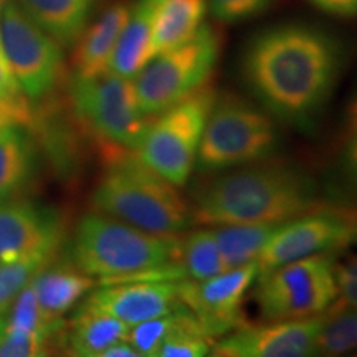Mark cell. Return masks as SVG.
I'll use <instances>...</instances> for the list:
<instances>
[{"label": "cell", "mask_w": 357, "mask_h": 357, "mask_svg": "<svg viewBox=\"0 0 357 357\" xmlns=\"http://www.w3.org/2000/svg\"><path fill=\"white\" fill-rule=\"evenodd\" d=\"M6 323L12 328L26 329V331H33L42 334V336L52 337L61 328L63 321H61V318L48 314L43 310L37 300L32 283H29L13 301Z\"/></svg>", "instance_id": "obj_27"}, {"label": "cell", "mask_w": 357, "mask_h": 357, "mask_svg": "<svg viewBox=\"0 0 357 357\" xmlns=\"http://www.w3.org/2000/svg\"><path fill=\"white\" fill-rule=\"evenodd\" d=\"M182 265L190 280H207L229 270L212 227H204L182 238Z\"/></svg>", "instance_id": "obj_25"}, {"label": "cell", "mask_w": 357, "mask_h": 357, "mask_svg": "<svg viewBox=\"0 0 357 357\" xmlns=\"http://www.w3.org/2000/svg\"><path fill=\"white\" fill-rule=\"evenodd\" d=\"M171 184L139 159L111 164L93 194L95 211L158 235H178L194 225L192 205Z\"/></svg>", "instance_id": "obj_4"}, {"label": "cell", "mask_w": 357, "mask_h": 357, "mask_svg": "<svg viewBox=\"0 0 357 357\" xmlns=\"http://www.w3.org/2000/svg\"><path fill=\"white\" fill-rule=\"evenodd\" d=\"M336 37L310 24L263 29L245 45L242 79L271 118L307 132L328 105L342 68Z\"/></svg>", "instance_id": "obj_1"}, {"label": "cell", "mask_w": 357, "mask_h": 357, "mask_svg": "<svg viewBox=\"0 0 357 357\" xmlns=\"http://www.w3.org/2000/svg\"><path fill=\"white\" fill-rule=\"evenodd\" d=\"M162 0H136L129 19L111 58L109 70L126 78H134L151 60L154 19Z\"/></svg>", "instance_id": "obj_17"}, {"label": "cell", "mask_w": 357, "mask_h": 357, "mask_svg": "<svg viewBox=\"0 0 357 357\" xmlns=\"http://www.w3.org/2000/svg\"><path fill=\"white\" fill-rule=\"evenodd\" d=\"M6 319L7 316H0V334L3 333V328H6Z\"/></svg>", "instance_id": "obj_38"}, {"label": "cell", "mask_w": 357, "mask_h": 357, "mask_svg": "<svg viewBox=\"0 0 357 357\" xmlns=\"http://www.w3.org/2000/svg\"><path fill=\"white\" fill-rule=\"evenodd\" d=\"M337 284L336 305L357 310V255H347L334 261Z\"/></svg>", "instance_id": "obj_32"}, {"label": "cell", "mask_w": 357, "mask_h": 357, "mask_svg": "<svg viewBox=\"0 0 357 357\" xmlns=\"http://www.w3.org/2000/svg\"><path fill=\"white\" fill-rule=\"evenodd\" d=\"M129 12L131 7L128 3H114L101 13L95 24L84 29L75 48V77L93 78L109 70L111 58L129 19Z\"/></svg>", "instance_id": "obj_16"}, {"label": "cell", "mask_w": 357, "mask_h": 357, "mask_svg": "<svg viewBox=\"0 0 357 357\" xmlns=\"http://www.w3.org/2000/svg\"><path fill=\"white\" fill-rule=\"evenodd\" d=\"M35 24L61 47L77 43L88 26L96 0H15Z\"/></svg>", "instance_id": "obj_18"}, {"label": "cell", "mask_w": 357, "mask_h": 357, "mask_svg": "<svg viewBox=\"0 0 357 357\" xmlns=\"http://www.w3.org/2000/svg\"><path fill=\"white\" fill-rule=\"evenodd\" d=\"M19 82L8 65V60L3 52L2 43H0V100H10V98L24 96Z\"/></svg>", "instance_id": "obj_34"}, {"label": "cell", "mask_w": 357, "mask_h": 357, "mask_svg": "<svg viewBox=\"0 0 357 357\" xmlns=\"http://www.w3.org/2000/svg\"><path fill=\"white\" fill-rule=\"evenodd\" d=\"M205 0H162L154 19L151 58L187 42L204 24Z\"/></svg>", "instance_id": "obj_20"}, {"label": "cell", "mask_w": 357, "mask_h": 357, "mask_svg": "<svg viewBox=\"0 0 357 357\" xmlns=\"http://www.w3.org/2000/svg\"><path fill=\"white\" fill-rule=\"evenodd\" d=\"M357 243V211L321 205L281 223L258 257V276L305 257L333 253Z\"/></svg>", "instance_id": "obj_11"}, {"label": "cell", "mask_w": 357, "mask_h": 357, "mask_svg": "<svg viewBox=\"0 0 357 357\" xmlns=\"http://www.w3.org/2000/svg\"><path fill=\"white\" fill-rule=\"evenodd\" d=\"M0 43L25 96L40 100L56 86L63 71V47L15 0H8L0 12Z\"/></svg>", "instance_id": "obj_10"}, {"label": "cell", "mask_w": 357, "mask_h": 357, "mask_svg": "<svg viewBox=\"0 0 357 357\" xmlns=\"http://www.w3.org/2000/svg\"><path fill=\"white\" fill-rule=\"evenodd\" d=\"M71 101L79 118L102 141L136 151L151 119L142 114L132 78L108 70L93 78L75 77Z\"/></svg>", "instance_id": "obj_9"}, {"label": "cell", "mask_w": 357, "mask_h": 357, "mask_svg": "<svg viewBox=\"0 0 357 357\" xmlns=\"http://www.w3.org/2000/svg\"><path fill=\"white\" fill-rule=\"evenodd\" d=\"M212 15L223 24H236L260 15L271 0H208Z\"/></svg>", "instance_id": "obj_31"}, {"label": "cell", "mask_w": 357, "mask_h": 357, "mask_svg": "<svg viewBox=\"0 0 357 357\" xmlns=\"http://www.w3.org/2000/svg\"><path fill=\"white\" fill-rule=\"evenodd\" d=\"M7 2H8V0H0V12H2V8H3V6H6Z\"/></svg>", "instance_id": "obj_39"}, {"label": "cell", "mask_w": 357, "mask_h": 357, "mask_svg": "<svg viewBox=\"0 0 357 357\" xmlns=\"http://www.w3.org/2000/svg\"><path fill=\"white\" fill-rule=\"evenodd\" d=\"M45 266H48V263L42 260H22L0 265V316L8 314L19 293Z\"/></svg>", "instance_id": "obj_28"}, {"label": "cell", "mask_w": 357, "mask_h": 357, "mask_svg": "<svg viewBox=\"0 0 357 357\" xmlns=\"http://www.w3.org/2000/svg\"><path fill=\"white\" fill-rule=\"evenodd\" d=\"M101 357H139V354L129 344L128 339H123V341H118L113 346H109L108 349L102 352Z\"/></svg>", "instance_id": "obj_36"}, {"label": "cell", "mask_w": 357, "mask_h": 357, "mask_svg": "<svg viewBox=\"0 0 357 357\" xmlns=\"http://www.w3.org/2000/svg\"><path fill=\"white\" fill-rule=\"evenodd\" d=\"M321 12L339 19H356L357 0H310Z\"/></svg>", "instance_id": "obj_35"}, {"label": "cell", "mask_w": 357, "mask_h": 357, "mask_svg": "<svg viewBox=\"0 0 357 357\" xmlns=\"http://www.w3.org/2000/svg\"><path fill=\"white\" fill-rule=\"evenodd\" d=\"M37 300L48 314L61 318L84 294L95 287V278L71 268H47L40 270L30 281Z\"/></svg>", "instance_id": "obj_21"}, {"label": "cell", "mask_w": 357, "mask_h": 357, "mask_svg": "<svg viewBox=\"0 0 357 357\" xmlns=\"http://www.w3.org/2000/svg\"><path fill=\"white\" fill-rule=\"evenodd\" d=\"M50 337L7 326L0 334V357H38L48 354Z\"/></svg>", "instance_id": "obj_30"}, {"label": "cell", "mask_w": 357, "mask_h": 357, "mask_svg": "<svg viewBox=\"0 0 357 357\" xmlns=\"http://www.w3.org/2000/svg\"><path fill=\"white\" fill-rule=\"evenodd\" d=\"M333 253L305 257L257 278L255 300L265 321L323 314L337 298Z\"/></svg>", "instance_id": "obj_8"}, {"label": "cell", "mask_w": 357, "mask_h": 357, "mask_svg": "<svg viewBox=\"0 0 357 357\" xmlns=\"http://www.w3.org/2000/svg\"><path fill=\"white\" fill-rule=\"evenodd\" d=\"M178 307L166 316L144 321V323L129 328L126 339L129 344L137 351L139 357H158V352L160 346H162L164 339L167 337L169 331H171L174 323H176Z\"/></svg>", "instance_id": "obj_29"}, {"label": "cell", "mask_w": 357, "mask_h": 357, "mask_svg": "<svg viewBox=\"0 0 357 357\" xmlns=\"http://www.w3.org/2000/svg\"><path fill=\"white\" fill-rule=\"evenodd\" d=\"M129 326L114 316L96 307L83 305L68 333L70 354L82 357H101L102 352L114 342L126 339Z\"/></svg>", "instance_id": "obj_19"}, {"label": "cell", "mask_w": 357, "mask_h": 357, "mask_svg": "<svg viewBox=\"0 0 357 357\" xmlns=\"http://www.w3.org/2000/svg\"><path fill=\"white\" fill-rule=\"evenodd\" d=\"M32 121V109H30L26 96L0 100V129L7 126H25Z\"/></svg>", "instance_id": "obj_33"}, {"label": "cell", "mask_w": 357, "mask_h": 357, "mask_svg": "<svg viewBox=\"0 0 357 357\" xmlns=\"http://www.w3.org/2000/svg\"><path fill=\"white\" fill-rule=\"evenodd\" d=\"M347 136L357 137V88L347 105Z\"/></svg>", "instance_id": "obj_37"}, {"label": "cell", "mask_w": 357, "mask_h": 357, "mask_svg": "<svg viewBox=\"0 0 357 357\" xmlns=\"http://www.w3.org/2000/svg\"><path fill=\"white\" fill-rule=\"evenodd\" d=\"M321 184V197L331 205L357 211V137L347 136Z\"/></svg>", "instance_id": "obj_24"}, {"label": "cell", "mask_w": 357, "mask_h": 357, "mask_svg": "<svg viewBox=\"0 0 357 357\" xmlns=\"http://www.w3.org/2000/svg\"><path fill=\"white\" fill-rule=\"evenodd\" d=\"M220 48L218 33L202 25L187 42L151 58L132 78L142 114L154 118L208 84Z\"/></svg>", "instance_id": "obj_6"}, {"label": "cell", "mask_w": 357, "mask_h": 357, "mask_svg": "<svg viewBox=\"0 0 357 357\" xmlns=\"http://www.w3.org/2000/svg\"><path fill=\"white\" fill-rule=\"evenodd\" d=\"M217 91L205 84L185 100L154 116L134 154L151 171L184 187L195 169L200 141Z\"/></svg>", "instance_id": "obj_7"}, {"label": "cell", "mask_w": 357, "mask_h": 357, "mask_svg": "<svg viewBox=\"0 0 357 357\" xmlns=\"http://www.w3.org/2000/svg\"><path fill=\"white\" fill-rule=\"evenodd\" d=\"M257 278V261L230 268L207 280L185 278L178 283V300L208 336L218 339L240 326L242 303Z\"/></svg>", "instance_id": "obj_12"}, {"label": "cell", "mask_w": 357, "mask_h": 357, "mask_svg": "<svg viewBox=\"0 0 357 357\" xmlns=\"http://www.w3.org/2000/svg\"><path fill=\"white\" fill-rule=\"evenodd\" d=\"M208 176L192 192L194 225L284 223L321 207V184L306 169L273 158Z\"/></svg>", "instance_id": "obj_2"}, {"label": "cell", "mask_w": 357, "mask_h": 357, "mask_svg": "<svg viewBox=\"0 0 357 357\" xmlns=\"http://www.w3.org/2000/svg\"><path fill=\"white\" fill-rule=\"evenodd\" d=\"M32 171V147L20 126L0 129V202L12 199Z\"/></svg>", "instance_id": "obj_23"}, {"label": "cell", "mask_w": 357, "mask_h": 357, "mask_svg": "<svg viewBox=\"0 0 357 357\" xmlns=\"http://www.w3.org/2000/svg\"><path fill=\"white\" fill-rule=\"evenodd\" d=\"M281 144L278 121L261 106L225 93L213 102L200 141L195 169L215 174L270 159Z\"/></svg>", "instance_id": "obj_5"}, {"label": "cell", "mask_w": 357, "mask_h": 357, "mask_svg": "<svg viewBox=\"0 0 357 357\" xmlns=\"http://www.w3.org/2000/svg\"><path fill=\"white\" fill-rule=\"evenodd\" d=\"M181 280H128L93 291L84 305L114 316L129 328L160 318L182 305Z\"/></svg>", "instance_id": "obj_15"}, {"label": "cell", "mask_w": 357, "mask_h": 357, "mask_svg": "<svg viewBox=\"0 0 357 357\" xmlns=\"http://www.w3.org/2000/svg\"><path fill=\"white\" fill-rule=\"evenodd\" d=\"M326 312L311 318L266 321L261 326H238L215 339L217 357H306L316 354V342Z\"/></svg>", "instance_id": "obj_13"}, {"label": "cell", "mask_w": 357, "mask_h": 357, "mask_svg": "<svg viewBox=\"0 0 357 357\" xmlns=\"http://www.w3.org/2000/svg\"><path fill=\"white\" fill-rule=\"evenodd\" d=\"M63 242L55 211L29 200L0 202V265L22 260L50 263Z\"/></svg>", "instance_id": "obj_14"}, {"label": "cell", "mask_w": 357, "mask_h": 357, "mask_svg": "<svg viewBox=\"0 0 357 357\" xmlns=\"http://www.w3.org/2000/svg\"><path fill=\"white\" fill-rule=\"evenodd\" d=\"M281 223H231L212 227L227 266L236 268L253 263Z\"/></svg>", "instance_id": "obj_22"}, {"label": "cell", "mask_w": 357, "mask_h": 357, "mask_svg": "<svg viewBox=\"0 0 357 357\" xmlns=\"http://www.w3.org/2000/svg\"><path fill=\"white\" fill-rule=\"evenodd\" d=\"M71 258L84 275L109 283L187 278L181 236L149 234L96 211L78 222Z\"/></svg>", "instance_id": "obj_3"}, {"label": "cell", "mask_w": 357, "mask_h": 357, "mask_svg": "<svg viewBox=\"0 0 357 357\" xmlns=\"http://www.w3.org/2000/svg\"><path fill=\"white\" fill-rule=\"evenodd\" d=\"M352 351H357V310L333 303L326 311L316 342V354L341 356Z\"/></svg>", "instance_id": "obj_26"}]
</instances>
